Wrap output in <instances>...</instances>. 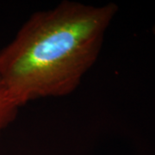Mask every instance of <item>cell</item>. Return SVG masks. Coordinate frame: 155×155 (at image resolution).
I'll return each instance as SVG.
<instances>
[{
  "label": "cell",
  "mask_w": 155,
  "mask_h": 155,
  "mask_svg": "<svg viewBox=\"0 0 155 155\" xmlns=\"http://www.w3.org/2000/svg\"><path fill=\"white\" fill-rule=\"evenodd\" d=\"M153 34L155 35V26H154V28H153Z\"/></svg>",
  "instance_id": "3957f363"
},
{
  "label": "cell",
  "mask_w": 155,
  "mask_h": 155,
  "mask_svg": "<svg viewBox=\"0 0 155 155\" xmlns=\"http://www.w3.org/2000/svg\"><path fill=\"white\" fill-rule=\"evenodd\" d=\"M116 4L62 1L35 11L0 50V79L20 108L73 93L99 57Z\"/></svg>",
  "instance_id": "6da1fadb"
},
{
  "label": "cell",
  "mask_w": 155,
  "mask_h": 155,
  "mask_svg": "<svg viewBox=\"0 0 155 155\" xmlns=\"http://www.w3.org/2000/svg\"><path fill=\"white\" fill-rule=\"evenodd\" d=\"M19 110L0 79V135L16 120Z\"/></svg>",
  "instance_id": "7a4b0ae2"
}]
</instances>
